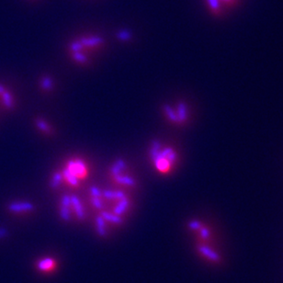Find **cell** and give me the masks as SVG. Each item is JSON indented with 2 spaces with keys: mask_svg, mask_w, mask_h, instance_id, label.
<instances>
[{
  "mask_svg": "<svg viewBox=\"0 0 283 283\" xmlns=\"http://www.w3.org/2000/svg\"><path fill=\"white\" fill-rule=\"evenodd\" d=\"M150 159L154 169L162 175L169 174L178 163V153L174 148L164 146L155 141L150 146Z\"/></svg>",
  "mask_w": 283,
  "mask_h": 283,
  "instance_id": "cell-1",
  "label": "cell"
},
{
  "mask_svg": "<svg viewBox=\"0 0 283 283\" xmlns=\"http://www.w3.org/2000/svg\"><path fill=\"white\" fill-rule=\"evenodd\" d=\"M61 172L63 181L72 188L79 186L80 181L88 176L87 163L79 158L68 160Z\"/></svg>",
  "mask_w": 283,
  "mask_h": 283,
  "instance_id": "cell-2",
  "label": "cell"
},
{
  "mask_svg": "<svg viewBox=\"0 0 283 283\" xmlns=\"http://www.w3.org/2000/svg\"><path fill=\"white\" fill-rule=\"evenodd\" d=\"M127 165L123 160H118L109 168V178L111 181L119 186L124 187H134L136 182L134 179L128 174Z\"/></svg>",
  "mask_w": 283,
  "mask_h": 283,
  "instance_id": "cell-3",
  "label": "cell"
},
{
  "mask_svg": "<svg viewBox=\"0 0 283 283\" xmlns=\"http://www.w3.org/2000/svg\"><path fill=\"white\" fill-rule=\"evenodd\" d=\"M71 210H74L77 217L79 220H82L85 217V211L79 200L76 196L66 195L61 200L60 216L65 221H70Z\"/></svg>",
  "mask_w": 283,
  "mask_h": 283,
  "instance_id": "cell-4",
  "label": "cell"
},
{
  "mask_svg": "<svg viewBox=\"0 0 283 283\" xmlns=\"http://www.w3.org/2000/svg\"><path fill=\"white\" fill-rule=\"evenodd\" d=\"M164 112L167 119L176 124H182L186 122L188 118V110L185 104L180 103L177 107V109H174L172 107L165 105L164 106Z\"/></svg>",
  "mask_w": 283,
  "mask_h": 283,
  "instance_id": "cell-5",
  "label": "cell"
},
{
  "mask_svg": "<svg viewBox=\"0 0 283 283\" xmlns=\"http://www.w3.org/2000/svg\"><path fill=\"white\" fill-rule=\"evenodd\" d=\"M198 249L201 254L204 256L205 257H207L208 259H210L211 261L215 262V263L221 261V256L218 254L216 251L211 249V247L206 245H200L198 247Z\"/></svg>",
  "mask_w": 283,
  "mask_h": 283,
  "instance_id": "cell-6",
  "label": "cell"
},
{
  "mask_svg": "<svg viewBox=\"0 0 283 283\" xmlns=\"http://www.w3.org/2000/svg\"><path fill=\"white\" fill-rule=\"evenodd\" d=\"M103 39L102 37L93 36L89 38H83L80 40V43L83 45V47H89V46H98L103 44Z\"/></svg>",
  "mask_w": 283,
  "mask_h": 283,
  "instance_id": "cell-7",
  "label": "cell"
},
{
  "mask_svg": "<svg viewBox=\"0 0 283 283\" xmlns=\"http://www.w3.org/2000/svg\"><path fill=\"white\" fill-rule=\"evenodd\" d=\"M9 211L14 212H22V211H31L33 209L32 204L29 203H21V204H13L9 205Z\"/></svg>",
  "mask_w": 283,
  "mask_h": 283,
  "instance_id": "cell-8",
  "label": "cell"
},
{
  "mask_svg": "<svg viewBox=\"0 0 283 283\" xmlns=\"http://www.w3.org/2000/svg\"><path fill=\"white\" fill-rule=\"evenodd\" d=\"M207 2L213 14L219 16L223 12V5L220 2V0H207Z\"/></svg>",
  "mask_w": 283,
  "mask_h": 283,
  "instance_id": "cell-9",
  "label": "cell"
},
{
  "mask_svg": "<svg viewBox=\"0 0 283 283\" xmlns=\"http://www.w3.org/2000/svg\"><path fill=\"white\" fill-rule=\"evenodd\" d=\"M101 215L106 222H109V223L116 224V225H120V224L123 223V219L122 218L120 217V216H117L113 213L108 212V211H102Z\"/></svg>",
  "mask_w": 283,
  "mask_h": 283,
  "instance_id": "cell-10",
  "label": "cell"
},
{
  "mask_svg": "<svg viewBox=\"0 0 283 283\" xmlns=\"http://www.w3.org/2000/svg\"><path fill=\"white\" fill-rule=\"evenodd\" d=\"M96 225H97V231L101 236L106 235V221L102 218V215L96 218Z\"/></svg>",
  "mask_w": 283,
  "mask_h": 283,
  "instance_id": "cell-11",
  "label": "cell"
},
{
  "mask_svg": "<svg viewBox=\"0 0 283 283\" xmlns=\"http://www.w3.org/2000/svg\"><path fill=\"white\" fill-rule=\"evenodd\" d=\"M54 265V262L51 259V258H44L43 260L38 263V269L40 270H43V271H45V270H48V269H51L52 266Z\"/></svg>",
  "mask_w": 283,
  "mask_h": 283,
  "instance_id": "cell-12",
  "label": "cell"
},
{
  "mask_svg": "<svg viewBox=\"0 0 283 283\" xmlns=\"http://www.w3.org/2000/svg\"><path fill=\"white\" fill-rule=\"evenodd\" d=\"M36 126L37 128H39L40 131H43L44 133L46 134H51V128L50 127V125L47 124L46 122L43 121L42 119H37L36 120Z\"/></svg>",
  "mask_w": 283,
  "mask_h": 283,
  "instance_id": "cell-13",
  "label": "cell"
},
{
  "mask_svg": "<svg viewBox=\"0 0 283 283\" xmlns=\"http://www.w3.org/2000/svg\"><path fill=\"white\" fill-rule=\"evenodd\" d=\"M116 36L117 38H118V40L123 41V42H126V41H130L132 35H131L130 30L123 29V30H120V31L117 33Z\"/></svg>",
  "mask_w": 283,
  "mask_h": 283,
  "instance_id": "cell-14",
  "label": "cell"
},
{
  "mask_svg": "<svg viewBox=\"0 0 283 283\" xmlns=\"http://www.w3.org/2000/svg\"><path fill=\"white\" fill-rule=\"evenodd\" d=\"M41 86H42L43 89H44V90L49 91L53 87V84H52V81H51V78L49 77H44V78L41 81Z\"/></svg>",
  "mask_w": 283,
  "mask_h": 283,
  "instance_id": "cell-15",
  "label": "cell"
},
{
  "mask_svg": "<svg viewBox=\"0 0 283 283\" xmlns=\"http://www.w3.org/2000/svg\"><path fill=\"white\" fill-rule=\"evenodd\" d=\"M73 58L75 59V61L78 62L80 64H85V63L87 62V56L84 53H81L80 51L73 52Z\"/></svg>",
  "mask_w": 283,
  "mask_h": 283,
  "instance_id": "cell-16",
  "label": "cell"
},
{
  "mask_svg": "<svg viewBox=\"0 0 283 283\" xmlns=\"http://www.w3.org/2000/svg\"><path fill=\"white\" fill-rule=\"evenodd\" d=\"M203 226H204L203 224L200 221H196V220L190 221L189 223V229L193 231H199Z\"/></svg>",
  "mask_w": 283,
  "mask_h": 283,
  "instance_id": "cell-17",
  "label": "cell"
},
{
  "mask_svg": "<svg viewBox=\"0 0 283 283\" xmlns=\"http://www.w3.org/2000/svg\"><path fill=\"white\" fill-rule=\"evenodd\" d=\"M69 49L72 52H76V51H80L83 49V45L80 43V41H76L73 42L72 44H70Z\"/></svg>",
  "mask_w": 283,
  "mask_h": 283,
  "instance_id": "cell-18",
  "label": "cell"
},
{
  "mask_svg": "<svg viewBox=\"0 0 283 283\" xmlns=\"http://www.w3.org/2000/svg\"><path fill=\"white\" fill-rule=\"evenodd\" d=\"M199 232H200V235H201V237H202L203 239H208V238L211 236V231H210L207 227L203 226V227L199 230Z\"/></svg>",
  "mask_w": 283,
  "mask_h": 283,
  "instance_id": "cell-19",
  "label": "cell"
},
{
  "mask_svg": "<svg viewBox=\"0 0 283 283\" xmlns=\"http://www.w3.org/2000/svg\"><path fill=\"white\" fill-rule=\"evenodd\" d=\"M223 6H227V7H232L233 5L236 4L237 0H220Z\"/></svg>",
  "mask_w": 283,
  "mask_h": 283,
  "instance_id": "cell-20",
  "label": "cell"
}]
</instances>
